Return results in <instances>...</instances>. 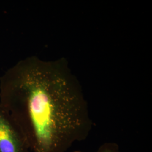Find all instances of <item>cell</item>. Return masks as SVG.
<instances>
[{
    "label": "cell",
    "instance_id": "obj_1",
    "mask_svg": "<svg viewBox=\"0 0 152 152\" xmlns=\"http://www.w3.org/2000/svg\"><path fill=\"white\" fill-rule=\"evenodd\" d=\"M0 105L31 152H66L92 130L82 89L63 59L18 61L0 78Z\"/></svg>",
    "mask_w": 152,
    "mask_h": 152
},
{
    "label": "cell",
    "instance_id": "obj_2",
    "mask_svg": "<svg viewBox=\"0 0 152 152\" xmlns=\"http://www.w3.org/2000/svg\"><path fill=\"white\" fill-rule=\"evenodd\" d=\"M0 152H31L22 132L1 105Z\"/></svg>",
    "mask_w": 152,
    "mask_h": 152
},
{
    "label": "cell",
    "instance_id": "obj_3",
    "mask_svg": "<svg viewBox=\"0 0 152 152\" xmlns=\"http://www.w3.org/2000/svg\"><path fill=\"white\" fill-rule=\"evenodd\" d=\"M95 152H121L119 145L114 142H106L102 144Z\"/></svg>",
    "mask_w": 152,
    "mask_h": 152
},
{
    "label": "cell",
    "instance_id": "obj_4",
    "mask_svg": "<svg viewBox=\"0 0 152 152\" xmlns=\"http://www.w3.org/2000/svg\"><path fill=\"white\" fill-rule=\"evenodd\" d=\"M82 152V151H75V152Z\"/></svg>",
    "mask_w": 152,
    "mask_h": 152
}]
</instances>
